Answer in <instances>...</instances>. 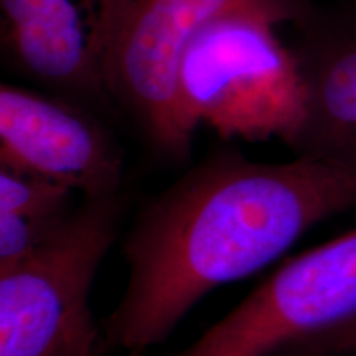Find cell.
Returning a JSON list of instances; mask_svg holds the SVG:
<instances>
[{
	"label": "cell",
	"instance_id": "1",
	"mask_svg": "<svg viewBox=\"0 0 356 356\" xmlns=\"http://www.w3.org/2000/svg\"><path fill=\"white\" fill-rule=\"evenodd\" d=\"M356 207V162L299 154L210 157L137 216L122 246L127 284L102 323L109 351L142 356L215 289L257 273L320 221Z\"/></svg>",
	"mask_w": 356,
	"mask_h": 356
},
{
	"label": "cell",
	"instance_id": "2",
	"mask_svg": "<svg viewBox=\"0 0 356 356\" xmlns=\"http://www.w3.org/2000/svg\"><path fill=\"white\" fill-rule=\"evenodd\" d=\"M280 17L238 8L195 35L178 70V109L193 140L204 124L222 139H279L297 149L305 92L296 53L277 32Z\"/></svg>",
	"mask_w": 356,
	"mask_h": 356
},
{
	"label": "cell",
	"instance_id": "3",
	"mask_svg": "<svg viewBox=\"0 0 356 356\" xmlns=\"http://www.w3.org/2000/svg\"><path fill=\"white\" fill-rule=\"evenodd\" d=\"M119 216L118 197L84 200L32 254L0 270V356H106L91 289Z\"/></svg>",
	"mask_w": 356,
	"mask_h": 356
},
{
	"label": "cell",
	"instance_id": "4",
	"mask_svg": "<svg viewBox=\"0 0 356 356\" xmlns=\"http://www.w3.org/2000/svg\"><path fill=\"white\" fill-rule=\"evenodd\" d=\"M254 8L292 20L297 0H111L104 89L136 114L154 147L173 159L191 140L178 109V70L200 30L221 13Z\"/></svg>",
	"mask_w": 356,
	"mask_h": 356
},
{
	"label": "cell",
	"instance_id": "5",
	"mask_svg": "<svg viewBox=\"0 0 356 356\" xmlns=\"http://www.w3.org/2000/svg\"><path fill=\"white\" fill-rule=\"evenodd\" d=\"M356 318V229L279 267L172 356H284Z\"/></svg>",
	"mask_w": 356,
	"mask_h": 356
},
{
	"label": "cell",
	"instance_id": "6",
	"mask_svg": "<svg viewBox=\"0 0 356 356\" xmlns=\"http://www.w3.org/2000/svg\"><path fill=\"white\" fill-rule=\"evenodd\" d=\"M0 165L61 185L84 200L118 197L122 159L81 111L12 84L0 86Z\"/></svg>",
	"mask_w": 356,
	"mask_h": 356
},
{
	"label": "cell",
	"instance_id": "7",
	"mask_svg": "<svg viewBox=\"0 0 356 356\" xmlns=\"http://www.w3.org/2000/svg\"><path fill=\"white\" fill-rule=\"evenodd\" d=\"M111 0H0L3 42L22 71L53 86L104 89Z\"/></svg>",
	"mask_w": 356,
	"mask_h": 356
},
{
	"label": "cell",
	"instance_id": "8",
	"mask_svg": "<svg viewBox=\"0 0 356 356\" xmlns=\"http://www.w3.org/2000/svg\"><path fill=\"white\" fill-rule=\"evenodd\" d=\"M296 58L305 92L297 154L356 162V17L318 33Z\"/></svg>",
	"mask_w": 356,
	"mask_h": 356
},
{
	"label": "cell",
	"instance_id": "9",
	"mask_svg": "<svg viewBox=\"0 0 356 356\" xmlns=\"http://www.w3.org/2000/svg\"><path fill=\"white\" fill-rule=\"evenodd\" d=\"M73 195L65 186L0 165V213L61 218L74 210Z\"/></svg>",
	"mask_w": 356,
	"mask_h": 356
},
{
	"label": "cell",
	"instance_id": "10",
	"mask_svg": "<svg viewBox=\"0 0 356 356\" xmlns=\"http://www.w3.org/2000/svg\"><path fill=\"white\" fill-rule=\"evenodd\" d=\"M356 353V318L305 341L284 356H348Z\"/></svg>",
	"mask_w": 356,
	"mask_h": 356
}]
</instances>
